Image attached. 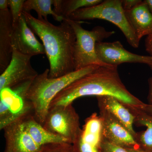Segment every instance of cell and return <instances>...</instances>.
<instances>
[{
	"instance_id": "1",
	"label": "cell",
	"mask_w": 152,
	"mask_h": 152,
	"mask_svg": "<svg viewBox=\"0 0 152 152\" xmlns=\"http://www.w3.org/2000/svg\"><path fill=\"white\" fill-rule=\"evenodd\" d=\"M116 66H99L69 85L56 96L50 108L73 103L78 98L87 96H110L126 106L141 109L143 102L126 88Z\"/></svg>"
},
{
	"instance_id": "2",
	"label": "cell",
	"mask_w": 152,
	"mask_h": 152,
	"mask_svg": "<svg viewBox=\"0 0 152 152\" xmlns=\"http://www.w3.org/2000/svg\"><path fill=\"white\" fill-rule=\"evenodd\" d=\"M22 14L30 28L42 42L50 64L49 77H62L75 71V34L66 20L55 26L44 19L36 18L30 13L23 12Z\"/></svg>"
},
{
	"instance_id": "3",
	"label": "cell",
	"mask_w": 152,
	"mask_h": 152,
	"mask_svg": "<svg viewBox=\"0 0 152 152\" xmlns=\"http://www.w3.org/2000/svg\"><path fill=\"white\" fill-rule=\"evenodd\" d=\"M99 66H88L55 78L49 77L48 69L38 75L32 82L26 95V99L32 106L33 115L36 121L43 125L50 104L55 97L72 83L90 73Z\"/></svg>"
},
{
	"instance_id": "4",
	"label": "cell",
	"mask_w": 152,
	"mask_h": 152,
	"mask_svg": "<svg viewBox=\"0 0 152 152\" xmlns=\"http://www.w3.org/2000/svg\"><path fill=\"white\" fill-rule=\"evenodd\" d=\"M66 19L78 22L93 19L108 21L121 30L131 46L136 48L139 47L140 41L127 19L122 0L103 1L96 5L76 11Z\"/></svg>"
},
{
	"instance_id": "5",
	"label": "cell",
	"mask_w": 152,
	"mask_h": 152,
	"mask_svg": "<svg viewBox=\"0 0 152 152\" xmlns=\"http://www.w3.org/2000/svg\"><path fill=\"white\" fill-rule=\"evenodd\" d=\"M66 20L73 29L76 40L75 49V70H79L93 65L112 66L104 64L99 59L96 50V44L110 37L115 33L108 31L103 27L97 26L91 31L82 27L80 22L69 19Z\"/></svg>"
},
{
	"instance_id": "6",
	"label": "cell",
	"mask_w": 152,
	"mask_h": 152,
	"mask_svg": "<svg viewBox=\"0 0 152 152\" xmlns=\"http://www.w3.org/2000/svg\"><path fill=\"white\" fill-rule=\"evenodd\" d=\"M43 126L72 144L81 130L80 117L72 104L49 109Z\"/></svg>"
},
{
	"instance_id": "7",
	"label": "cell",
	"mask_w": 152,
	"mask_h": 152,
	"mask_svg": "<svg viewBox=\"0 0 152 152\" xmlns=\"http://www.w3.org/2000/svg\"><path fill=\"white\" fill-rule=\"evenodd\" d=\"M31 58L13 49L10 62L0 76V91L11 89L35 78L39 74L31 65Z\"/></svg>"
},
{
	"instance_id": "8",
	"label": "cell",
	"mask_w": 152,
	"mask_h": 152,
	"mask_svg": "<svg viewBox=\"0 0 152 152\" xmlns=\"http://www.w3.org/2000/svg\"><path fill=\"white\" fill-rule=\"evenodd\" d=\"M98 58L102 62L112 66L123 63H140L148 65L152 61L151 56H141L127 50L118 41L112 42H99L96 45Z\"/></svg>"
},
{
	"instance_id": "9",
	"label": "cell",
	"mask_w": 152,
	"mask_h": 152,
	"mask_svg": "<svg viewBox=\"0 0 152 152\" xmlns=\"http://www.w3.org/2000/svg\"><path fill=\"white\" fill-rule=\"evenodd\" d=\"M104 137L99 115L94 113L87 118L72 145L74 152H102Z\"/></svg>"
},
{
	"instance_id": "10",
	"label": "cell",
	"mask_w": 152,
	"mask_h": 152,
	"mask_svg": "<svg viewBox=\"0 0 152 152\" xmlns=\"http://www.w3.org/2000/svg\"><path fill=\"white\" fill-rule=\"evenodd\" d=\"M104 139L125 148H137L140 146L126 128L105 109L99 108Z\"/></svg>"
},
{
	"instance_id": "11",
	"label": "cell",
	"mask_w": 152,
	"mask_h": 152,
	"mask_svg": "<svg viewBox=\"0 0 152 152\" xmlns=\"http://www.w3.org/2000/svg\"><path fill=\"white\" fill-rule=\"evenodd\" d=\"M12 49L31 57L45 54V47L37 39L22 14L12 33Z\"/></svg>"
},
{
	"instance_id": "12",
	"label": "cell",
	"mask_w": 152,
	"mask_h": 152,
	"mask_svg": "<svg viewBox=\"0 0 152 152\" xmlns=\"http://www.w3.org/2000/svg\"><path fill=\"white\" fill-rule=\"evenodd\" d=\"M3 130L5 139L4 152H38L42 148L26 130L22 118L11 123Z\"/></svg>"
},
{
	"instance_id": "13",
	"label": "cell",
	"mask_w": 152,
	"mask_h": 152,
	"mask_svg": "<svg viewBox=\"0 0 152 152\" xmlns=\"http://www.w3.org/2000/svg\"><path fill=\"white\" fill-rule=\"evenodd\" d=\"M12 23L9 10L0 11V72L5 70L12 55Z\"/></svg>"
},
{
	"instance_id": "14",
	"label": "cell",
	"mask_w": 152,
	"mask_h": 152,
	"mask_svg": "<svg viewBox=\"0 0 152 152\" xmlns=\"http://www.w3.org/2000/svg\"><path fill=\"white\" fill-rule=\"evenodd\" d=\"M124 12L139 41L144 36L152 35V14L145 1L130 10Z\"/></svg>"
},
{
	"instance_id": "15",
	"label": "cell",
	"mask_w": 152,
	"mask_h": 152,
	"mask_svg": "<svg viewBox=\"0 0 152 152\" xmlns=\"http://www.w3.org/2000/svg\"><path fill=\"white\" fill-rule=\"evenodd\" d=\"M96 98L99 108H103L111 113L126 128L135 138L137 132L134 129L133 124H135V118L126 105L113 97L99 96Z\"/></svg>"
},
{
	"instance_id": "16",
	"label": "cell",
	"mask_w": 152,
	"mask_h": 152,
	"mask_svg": "<svg viewBox=\"0 0 152 152\" xmlns=\"http://www.w3.org/2000/svg\"><path fill=\"white\" fill-rule=\"evenodd\" d=\"M22 121L26 130L39 147L50 144L69 143L66 139L46 129L42 125L36 121L33 114L22 118Z\"/></svg>"
},
{
	"instance_id": "17",
	"label": "cell",
	"mask_w": 152,
	"mask_h": 152,
	"mask_svg": "<svg viewBox=\"0 0 152 152\" xmlns=\"http://www.w3.org/2000/svg\"><path fill=\"white\" fill-rule=\"evenodd\" d=\"M135 118V124L144 126L147 129L145 131L137 133L135 139L140 147L152 152V115L140 109L126 106Z\"/></svg>"
},
{
	"instance_id": "18",
	"label": "cell",
	"mask_w": 152,
	"mask_h": 152,
	"mask_svg": "<svg viewBox=\"0 0 152 152\" xmlns=\"http://www.w3.org/2000/svg\"><path fill=\"white\" fill-rule=\"evenodd\" d=\"M102 0H53V10L57 15L66 19L76 11L96 5Z\"/></svg>"
},
{
	"instance_id": "19",
	"label": "cell",
	"mask_w": 152,
	"mask_h": 152,
	"mask_svg": "<svg viewBox=\"0 0 152 152\" xmlns=\"http://www.w3.org/2000/svg\"><path fill=\"white\" fill-rule=\"evenodd\" d=\"M53 0H27L24 4L23 12L30 13L34 10L37 12L38 19L48 20V16L51 15L57 21L62 22L64 18L55 13L52 8Z\"/></svg>"
},
{
	"instance_id": "20",
	"label": "cell",
	"mask_w": 152,
	"mask_h": 152,
	"mask_svg": "<svg viewBox=\"0 0 152 152\" xmlns=\"http://www.w3.org/2000/svg\"><path fill=\"white\" fill-rule=\"evenodd\" d=\"M25 0H8L12 27L15 26L22 15Z\"/></svg>"
},
{
	"instance_id": "21",
	"label": "cell",
	"mask_w": 152,
	"mask_h": 152,
	"mask_svg": "<svg viewBox=\"0 0 152 152\" xmlns=\"http://www.w3.org/2000/svg\"><path fill=\"white\" fill-rule=\"evenodd\" d=\"M38 152H74L72 145L67 143L48 144L43 146Z\"/></svg>"
},
{
	"instance_id": "22",
	"label": "cell",
	"mask_w": 152,
	"mask_h": 152,
	"mask_svg": "<svg viewBox=\"0 0 152 152\" xmlns=\"http://www.w3.org/2000/svg\"><path fill=\"white\" fill-rule=\"evenodd\" d=\"M102 152H128L125 148L112 143L104 139L102 144Z\"/></svg>"
},
{
	"instance_id": "23",
	"label": "cell",
	"mask_w": 152,
	"mask_h": 152,
	"mask_svg": "<svg viewBox=\"0 0 152 152\" xmlns=\"http://www.w3.org/2000/svg\"><path fill=\"white\" fill-rule=\"evenodd\" d=\"M124 11L130 10L142 2L141 0H122Z\"/></svg>"
},
{
	"instance_id": "24",
	"label": "cell",
	"mask_w": 152,
	"mask_h": 152,
	"mask_svg": "<svg viewBox=\"0 0 152 152\" xmlns=\"http://www.w3.org/2000/svg\"><path fill=\"white\" fill-rule=\"evenodd\" d=\"M146 51L152 56V35L148 36L145 40Z\"/></svg>"
},
{
	"instance_id": "25",
	"label": "cell",
	"mask_w": 152,
	"mask_h": 152,
	"mask_svg": "<svg viewBox=\"0 0 152 152\" xmlns=\"http://www.w3.org/2000/svg\"><path fill=\"white\" fill-rule=\"evenodd\" d=\"M149 92L148 95V100L149 104H152V77L148 80Z\"/></svg>"
},
{
	"instance_id": "26",
	"label": "cell",
	"mask_w": 152,
	"mask_h": 152,
	"mask_svg": "<svg viewBox=\"0 0 152 152\" xmlns=\"http://www.w3.org/2000/svg\"><path fill=\"white\" fill-rule=\"evenodd\" d=\"M141 110L152 115V104H144Z\"/></svg>"
},
{
	"instance_id": "27",
	"label": "cell",
	"mask_w": 152,
	"mask_h": 152,
	"mask_svg": "<svg viewBox=\"0 0 152 152\" xmlns=\"http://www.w3.org/2000/svg\"><path fill=\"white\" fill-rule=\"evenodd\" d=\"M8 0H0V11L8 10Z\"/></svg>"
},
{
	"instance_id": "28",
	"label": "cell",
	"mask_w": 152,
	"mask_h": 152,
	"mask_svg": "<svg viewBox=\"0 0 152 152\" xmlns=\"http://www.w3.org/2000/svg\"><path fill=\"white\" fill-rule=\"evenodd\" d=\"M126 150L128 152H152L144 149L140 147L137 148H126Z\"/></svg>"
},
{
	"instance_id": "29",
	"label": "cell",
	"mask_w": 152,
	"mask_h": 152,
	"mask_svg": "<svg viewBox=\"0 0 152 152\" xmlns=\"http://www.w3.org/2000/svg\"><path fill=\"white\" fill-rule=\"evenodd\" d=\"M145 1L148 7L150 12L152 14V0H145Z\"/></svg>"
},
{
	"instance_id": "30",
	"label": "cell",
	"mask_w": 152,
	"mask_h": 152,
	"mask_svg": "<svg viewBox=\"0 0 152 152\" xmlns=\"http://www.w3.org/2000/svg\"><path fill=\"white\" fill-rule=\"evenodd\" d=\"M148 66H149L150 67V68H151V69L152 70V61L149 64H148Z\"/></svg>"
}]
</instances>
